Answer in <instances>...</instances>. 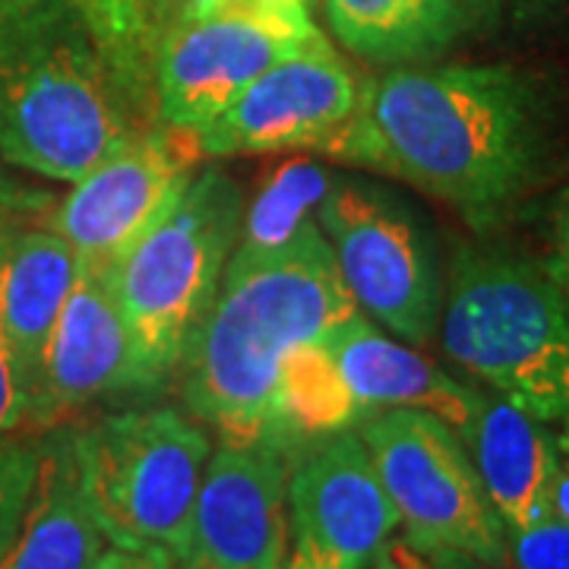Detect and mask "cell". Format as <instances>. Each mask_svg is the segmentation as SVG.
<instances>
[{"label":"cell","instance_id":"obj_1","mask_svg":"<svg viewBox=\"0 0 569 569\" xmlns=\"http://www.w3.org/2000/svg\"><path fill=\"white\" fill-rule=\"evenodd\" d=\"M548 146V102L526 73L408 63L367 80L351 118L313 152L415 183L490 228L541 178Z\"/></svg>","mask_w":569,"mask_h":569},{"label":"cell","instance_id":"obj_2","mask_svg":"<svg viewBox=\"0 0 569 569\" xmlns=\"http://www.w3.org/2000/svg\"><path fill=\"white\" fill-rule=\"evenodd\" d=\"M358 313L320 224L276 250H231L203 323L183 351V399L224 443H269L288 351Z\"/></svg>","mask_w":569,"mask_h":569},{"label":"cell","instance_id":"obj_3","mask_svg":"<svg viewBox=\"0 0 569 569\" xmlns=\"http://www.w3.org/2000/svg\"><path fill=\"white\" fill-rule=\"evenodd\" d=\"M156 123L80 0H0V162L73 183Z\"/></svg>","mask_w":569,"mask_h":569},{"label":"cell","instance_id":"obj_4","mask_svg":"<svg viewBox=\"0 0 569 569\" xmlns=\"http://www.w3.org/2000/svg\"><path fill=\"white\" fill-rule=\"evenodd\" d=\"M437 329L449 361L541 425L569 433V295L545 266L462 250Z\"/></svg>","mask_w":569,"mask_h":569},{"label":"cell","instance_id":"obj_5","mask_svg":"<svg viewBox=\"0 0 569 569\" xmlns=\"http://www.w3.org/2000/svg\"><path fill=\"white\" fill-rule=\"evenodd\" d=\"M241 219V187L206 168L114 266V295L146 389L162 387L181 367L238 244Z\"/></svg>","mask_w":569,"mask_h":569},{"label":"cell","instance_id":"obj_6","mask_svg":"<svg viewBox=\"0 0 569 569\" xmlns=\"http://www.w3.org/2000/svg\"><path fill=\"white\" fill-rule=\"evenodd\" d=\"M82 488L108 545L181 553L212 443L174 408L77 425Z\"/></svg>","mask_w":569,"mask_h":569},{"label":"cell","instance_id":"obj_7","mask_svg":"<svg viewBox=\"0 0 569 569\" xmlns=\"http://www.w3.org/2000/svg\"><path fill=\"white\" fill-rule=\"evenodd\" d=\"M355 430L399 516V529L493 569L503 567L507 529L490 507L466 440L447 421L418 408H383Z\"/></svg>","mask_w":569,"mask_h":569},{"label":"cell","instance_id":"obj_8","mask_svg":"<svg viewBox=\"0 0 569 569\" xmlns=\"http://www.w3.org/2000/svg\"><path fill=\"white\" fill-rule=\"evenodd\" d=\"M317 224L358 310L408 346H425L440 323L443 284L425 231L406 206L380 187L332 178Z\"/></svg>","mask_w":569,"mask_h":569},{"label":"cell","instance_id":"obj_9","mask_svg":"<svg viewBox=\"0 0 569 569\" xmlns=\"http://www.w3.org/2000/svg\"><path fill=\"white\" fill-rule=\"evenodd\" d=\"M323 39L307 10H224L174 22L156 61L159 118L197 137L266 70Z\"/></svg>","mask_w":569,"mask_h":569},{"label":"cell","instance_id":"obj_10","mask_svg":"<svg viewBox=\"0 0 569 569\" xmlns=\"http://www.w3.org/2000/svg\"><path fill=\"white\" fill-rule=\"evenodd\" d=\"M197 137L156 123L108 156L41 222L73 247L80 263L114 266L178 203L200 162Z\"/></svg>","mask_w":569,"mask_h":569},{"label":"cell","instance_id":"obj_11","mask_svg":"<svg viewBox=\"0 0 569 569\" xmlns=\"http://www.w3.org/2000/svg\"><path fill=\"white\" fill-rule=\"evenodd\" d=\"M399 516L361 433L313 437L288 468V569H367Z\"/></svg>","mask_w":569,"mask_h":569},{"label":"cell","instance_id":"obj_12","mask_svg":"<svg viewBox=\"0 0 569 569\" xmlns=\"http://www.w3.org/2000/svg\"><path fill=\"white\" fill-rule=\"evenodd\" d=\"M288 468L272 443L216 449L174 569H288Z\"/></svg>","mask_w":569,"mask_h":569},{"label":"cell","instance_id":"obj_13","mask_svg":"<svg viewBox=\"0 0 569 569\" xmlns=\"http://www.w3.org/2000/svg\"><path fill=\"white\" fill-rule=\"evenodd\" d=\"M358 92L355 73L323 39L250 82L197 133V146L209 159L317 149L351 118Z\"/></svg>","mask_w":569,"mask_h":569},{"label":"cell","instance_id":"obj_14","mask_svg":"<svg viewBox=\"0 0 569 569\" xmlns=\"http://www.w3.org/2000/svg\"><path fill=\"white\" fill-rule=\"evenodd\" d=\"M137 389L146 387L114 295V269L80 263L44 351L29 430L39 433L63 425L73 411L111 392Z\"/></svg>","mask_w":569,"mask_h":569},{"label":"cell","instance_id":"obj_15","mask_svg":"<svg viewBox=\"0 0 569 569\" xmlns=\"http://www.w3.org/2000/svg\"><path fill=\"white\" fill-rule=\"evenodd\" d=\"M323 342L367 415L383 408H418L447 421L466 440L485 406V392L452 380L425 355L387 339L361 313L336 326Z\"/></svg>","mask_w":569,"mask_h":569},{"label":"cell","instance_id":"obj_16","mask_svg":"<svg viewBox=\"0 0 569 569\" xmlns=\"http://www.w3.org/2000/svg\"><path fill=\"white\" fill-rule=\"evenodd\" d=\"M77 266L73 247L41 219L13 224L0 247V332L20 365L29 402L36 399L44 351Z\"/></svg>","mask_w":569,"mask_h":569},{"label":"cell","instance_id":"obj_17","mask_svg":"<svg viewBox=\"0 0 569 569\" xmlns=\"http://www.w3.org/2000/svg\"><path fill=\"white\" fill-rule=\"evenodd\" d=\"M108 538L82 488L77 425L41 430V468L32 503L0 569H92Z\"/></svg>","mask_w":569,"mask_h":569},{"label":"cell","instance_id":"obj_18","mask_svg":"<svg viewBox=\"0 0 569 569\" xmlns=\"http://www.w3.org/2000/svg\"><path fill=\"white\" fill-rule=\"evenodd\" d=\"M466 447L507 535L550 519V485L560 449L548 425L500 396H485Z\"/></svg>","mask_w":569,"mask_h":569},{"label":"cell","instance_id":"obj_19","mask_svg":"<svg viewBox=\"0 0 569 569\" xmlns=\"http://www.w3.org/2000/svg\"><path fill=\"white\" fill-rule=\"evenodd\" d=\"M500 0H323L329 32L380 67L427 63L497 17Z\"/></svg>","mask_w":569,"mask_h":569},{"label":"cell","instance_id":"obj_20","mask_svg":"<svg viewBox=\"0 0 569 569\" xmlns=\"http://www.w3.org/2000/svg\"><path fill=\"white\" fill-rule=\"evenodd\" d=\"M365 418L367 411L346 387L323 339L288 351L272 399V447L295 456L307 440L351 430Z\"/></svg>","mask_w":569,"mask_h":569},{"label":"cell","instance_id":"obj_21","mask_svg":"<svg viewBox=\"0 0 569 569\" xmlns=\"http://www.w3.org/2000/svg\"><path fill=\"white\" fill-rule=\"evenodd\" d=\"M332 183L323 164L291 159L279 164L260 187L257 200L244 209L238 250H276L317 224V209Z\"/></svg>","mask_w":569,"mask_h":569},{"label":"cell","instance_id":"obj_22","mask_svg":"<svg viewBox=\"0 0 569 569\" xmlns=\"http://www.w3.org/2000/svg\"><path fill=\"white\" fill-rule=\"evenodd\" d=\"M92 26L118 54L130 80L156 99V61L178 22V0H80ZM159 104V99H156Z\"/></svg>","mask_w":569,"mask_h":569},{"label":"cell","instance_id":"obj_23","mask_svg":"<svg viewBox=\"0 0 569 569\" xmlns=\"http://www.w3.org/2000/svg\"><path fill=\"white\" fill-rule=\"evenodd\" d=\"M41 468V430L0 433V557L10 550L32 503Z\"/></svg>","mask_w":569,"mask_h":569},{"label":"cell","instance_id":"obj_24","mask_svg":"<svg viewBox=\"0 0 569 569\" xmlns=\"http://www.w3.org/2000/svg\"><path fill=\"white\" fill-rule=\"evenodd\" d=\"M500 569H569V522L545 519L531 529L509 531Z\"/></svg>","mask_w":569,"mask_h":569},{"label":"cell","instance_id":"obj_25","mask_svg":"<svg viewBox=\"0 0 569 569\" xmlns=\"http://www.w3.org/2000/svg\"><path fill=\"white\" fill-rule=\"evenodd\" d=\"M367 569H493L462 550L427 545L421 538H411L406 531H392L383 548L373 553Z\"/></svg>","mask_w":569,"mask_h":569},{"label":"cell","instance_id":"obj_26","mask_svg":"<svg viewBox=\"0 0 569 569\" xmlns=\"http://www.w3.org/2000/svg\"><path fill=\"white\" fill-rule=\"evenodd\" d=\"M29 389L22 380V370L0 332V433H17L29 430Z\"/></svg>","mask_w":569,"mask_h":569},{"label":"cell","instance_id":"obj_27","mask_svg":"<svg viewBox=\"0 0 569 569\" xmlns=\"http://www.w3.org/2000/svg\"><path fill=\"white\" fill-rule=\"evenodd\" d=\"M51 206H54L51 193L26 187L10 171V164L0 162V219H44Z\"/></svg>","mask_w":569,"mask_h":569},{"label":"cell","instance_id":"obj_28","mask_svg":"<svg viewBox=\"0 0 569 569\" xmlns=\"http://www.w3.org/2000/svg\"><path fill=\"white\" fill-rule=\"evenodd\" d=\"M545 272L569 295V190L560 193L550 216V250Z\"/></svg>","mask_w":569,"mask_h":569},{"label":"cell","instance_id":"obj_29","mask_svg":"<svg viewBox=\"0 0 569 569\" xmlns=\"http://www.w3.org/2000/svg\"><path fill=\"white\" fill-rule=\"evenodd\" d=\"M92 569H174L171 557L156 548H118L108 545Z\"/></svg>","mask_w":569,"mask_h":569},{"label":"cell","instance_id":"obj_30","mask_svg":"<svg viewBox=\"0 0 569 569\" xmlns=\"http://www.w3.org/2000/svg\"><path fill=\"white\" fill-rule=\"evenodd\" d=\"M560 459H557V475L550 485V519L569 522V433L557 440Z\"/></svg>","mask_w":569,"mask_h":569},{"label":"cell","instance_id":"obj_31","mask_svg":"<svg viewBox=\"0 0 569 569\" xmlns=\"http://www.w3.org/2000/svg\"><path fill=\"white\" fill-rule=\"evenodd\" d=\"M310 0H216L212 13L224 10H307Z\"/></svg>","mask_w":569,"mask_h":569},{"label":"cell","instance_id":"obj_32","mask_svg":"<svg viewBox=\"0 0 569 569\" xmlns=\"http://www.w3.org/2000/svg\"><path fill=\"white\" fill-rule=\"evenodd\" d=\"M212 7H216V0H178V22L206 17V13H212Z\"/></svg>","mask_w":569,"mask_h":569},{"label":"cell","instance_id":"obj_33","mask_svg":"<svg viewBox=\"0 0 569 569\" xmlns=\"http://www.w3.org/2000/svg\"><path fill=\"white\" fill-rule=\"evenodd\" d=\"M17 222H36V219H0V247L7 241V234H10V228Z\"/></svg>","mask_w":569,"mask_h":569},{"label":"cell","instance_id":"obj_34","mask_svg":"<svg viewBox=\"0 0 569 569\" xmlns=\"http://www.w3.org/2000/svg\"><path fill=\"white\" fill-rule=\"evenodd\" d=\"M507 3H519V7H550V3H560V0H500V7Z\"/></svg>","mask_w":569,"mask_h":569}]
</instances>
